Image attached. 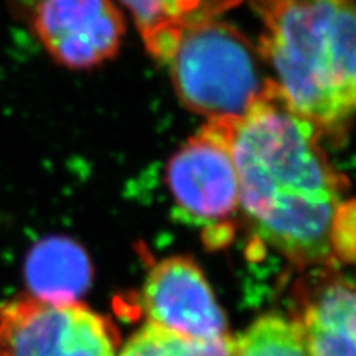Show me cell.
I'll return each instance as SVG.
<instances>
[{
	"mask_svg": "<svg viewBox=\"0 0 356 356\" xmlns=\"http://www.w3.org/2000/svg\"><path fill=\"white\" fill-rule=\"evenodd\" d=\"M131 10L145 50L163 65L181 35L221 19L244 0H121Z\"/></svg>",
	"mask_w": 356,
	"mask_h": 356,
	"instance_id": "10",
	"label": "cell"
},
{
	"mask_svg": "<svg viewBox=\"0 0 356 356\" xmlns=\"http://www.w3.org/2000/svg\"><path fill=\"white\" fill-rule=\"evenodd\" d=\"M142 307L149 322L193 340L228 337L225 312L200 266L188 256L155 262L142 287Z\"/></svg>",
	"mask_w": 356,
	"mask_h": 356,
	"instance_id": "7",
	"label": "cell"
},
{
	"mask_svg": "<svg viewBox=\"0 0 356 356\" xmlns=\"http://www.w3.org/2000/svg\"><path fill=\"white\" fill-rule=\"evenodd\" d=\"M291 320L310 356H356V277L335 264L305 270Z\"/></svg>",
	"mask_w": 356,
	"mask_h": 356,
	"instance_id": "8",
	"label": "cell"
},
{
	"mask_svg": "<svg viewBox=\"0 0 356 356\" xmlns=\"http://www.w3.org/2000/svg\"><path fill=\"white\" fill-rule=\"evenodd\" d=\"M163 66L181 104L208 121L243 115L270 81L257 44L221 19L186 30Z\"/></svg>",
	"mask_w": 356,
	"mask_h": 356,
	"instance_id": "3",
	"label": "cell"
},
{
	"mask_svg": "<svg viewBox=\"0 0 356 356\" xmlns=\"http://www.w3.org/2000/svg\"><path fill=\"white\" fill-rule=\"evenodd\" d=\"M114 323L79 302L22 296L0 305V356H118Z\"/></svg>",
	"mask_w": 356,
	"mask_h": 356,
	"instance_id": "5",
	"label": "cell"
},
{
	"mask_svg": "<svg viewBox=\"0 0 356 356\" xmlns=\"http://www.w3.org/2000/svg\"><path fill=\"white\" fill-rule=\"evenodd\" d=\"M167 186L178 215L200 226L210 248L229 243L239 213V181L228 142L207 121L167 163Z\"/></svg>",
	"mask_w": 356,
	"mask_h": 356,
	"instance_id": "4",
	"label": "cell"
},
{
	"mask_svg": "<svg viewBox=\"0 0 356 356\" xmlns=\"http://www.w3.org/2000/svg\"><path fill=\"white\" fill-rule=\"evenodd\" d=\"M233 348L234 340L229 335L202 341L147 322L129 338L118 356H233Z\"/></svg>",
	"mask_w": 356,
	"mask_h": 356,
	"instance_id": "11",
	"label": "cell"
},
{
	"mask_svg": "<svg viewBox=\"0 0 356 356\" xmlns=\"http://www.w3.org/2000/svg\"><path fill=\"white\" fill-rule=\"evenodd\" d=\"M30 296L51 302H79L92 282L86 249L68 236H48L30 248L25 259Z\"/></svg>",
	"mask_w": 356,
	"mask_h": 356,
	"instance_id": "9",
	"label": "cell"
},
{
	"mask_svg": "<svg viewBox=\"0 0 356 356\" xmlns=\"http://www.w3.org/2000/svg\"><path fill=\"white\" fill-rule=\"evenodd\" d=\"M239 181V213L267 248L299 270L335 264L333 222L348 180L333 167L317 126L267 83L239 118L213 119Z\"/></svg>",
	"mask_w": 356,
	"mask_h": 356,
	"instance_id": "1",
	"label": "cell"
},
{
	"mask_svg": "<svg viewBox=\"0 0 356 356\" xmlns=\"http://www.w3.org/2000/svg\"><path fill=\"white\" fill-rule=\"evenodd\" d=\"M233 356H310L291 318L266 314L256 318L238 338Z\"/></svg>",
	"mask_w": 356,
	"mask_h": 356,
	"instance_id": "12",
	"label": "cell"
},
{
	"mask_svg": "<svg viewBox=\"0 0 356 356\" xmlns=\"http://www.w3.org/2000/svg\"><path fill=\"white\" fill-rule=\"evenodd\" d=\"M332 246L333 254L341 252L345 257H356V200L341 203L333 222Z\"/></svg>",
	"mask_w": 356,
	"mask_h": 356,
	"instance_id": "13",
	"label": "cell"
},
{
	"mask_svg": "<svg viewBox=\"0 0 356 356\" xmlns=\"http://www.w3.org/2000/svg\"><path fill=\"white\" fill-rule=\"evenodd\" d=\"M273 81L293 111L341 139L356 118V0H249Z\"/></svg>",
	"mask_w": 356,
	"mask_h": 356,
	"instance_id": "2",
	"label": "cell"
},
{
	"mask_svg": "<svg viewBox=\"0 0 356 356\" xmlns=\"http://www.w3.org/2000/svg\"><path fill=\"white\" fill-rule=\"evenodd\" d=\"M44 51L70 70H91L121 50L126 20L114 0H8Z\"/></svg>",
	"mask_w": 356,
	"mask_h": 356,
	"instance_id": "6",
	"label": "cell"
}]
</instances>
